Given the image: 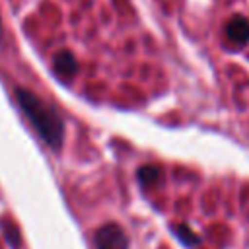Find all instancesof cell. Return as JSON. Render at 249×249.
<instances>
[{
	"mask_svg": "<svg viewBox=\"0 0 249 249\" xmlns=\"http://www.w3.org/2000/svg\"><path fill=\"white\" fill-rule=\"evenodd\" d=\"M16 99H18L19 107L25 111V115L29 117V121L33 123V126L37 128V132L41 134V138L51 148H58L64 140V123H62V119L43 99H39L35 93H31L25 88L16 89Z\"/></svg>",
	"mask_w": 249,
	"mask_h": 249,
	"instance_id": "cell-1",
	"label": "cell"
},
{
	"mask_svg": "<svg viewBox=\"0 0 249 249\" xmlns=\"http://www.w3.org/2000/svg\"><path fill=\"white\" fill-rule=\"evenodd\" d=\"M95 247L97 249H128V239L121 226L107 224L95 233Z\"/></svg>",
	"mask_w": 249,
	"mask_h": 249,
	"instance_id": "cell-2",
	"label": "cell"
},
{
	"mask_svg": "<svg viewBox=\"0 0 249 249\" xmlns=\"http://www.w3.org/2000/svg\"><path fill=\"white\" fill-rule=\"evenodd\" d=\"M53 68H54L53 72H54L58 78L68 80V78L74 76L78 64H76V60H74V56H72L70 53L60 51V53H56V54L53 56Z\"/></svg>",
	"mask_w": 249,
	"mask_h": 249,
	"instance_id": "cell-3",
	"label": "cell"
},
{
	"mask_svg": "<svg viewBox=\"0 0 249 249\" xmlns=\"http://www.w3.org/2000/svg\"><path fill=\"white\" fill-rule=\"evenodd\" d=\"M226 33H228L230 41H233L235 45L245 43L249 39V23H247V19H243L241 16H233L226 25Z\"/></svg>",
	"mask_w": 249,
	"mask_h": 249,
	"instance_id": "cell-4",
	"label": "cell"
},
{
	"mask_svg": "<svg viewBox=\"0 0 249 249\" xmlns=\"http://www.w3.org/2000/svg\"><path fill=\"white\" fill-rule=\"evenodd\" d=\"M160 167H156V165H148V167H142L140 171H138V179H140V183L142 185H154L158 179H160Z\"/></svg>",
	"mask_w": 249,
	"mask_h": 249,
	"instance_id": "cell-5",
	"label": "cell"
},
{
	"mask_svg": "<svg viewBox=\"0 0 249 249\" xmlns=\"http://www.w3.org/2000/svg\"><path fill=\"white\" fill-rule=\"evenodd\" d=\"M177 231H179V233H181V235H183V237L187 239V243H193V241H196V237H193V235H191V233H189V231H187L185 228H179Z\"/></svg>",
	"mask_w": 249,
	"mask_h": 249,
	"instance_id": "cell-6",
	"label": "cell"
},
{
	"mask_svg": "<svg viewBox=\"0 0 249 249\" xmlns=\"http://www.w3.org/2000/svg\"><path fill=\"white\" fill-rule=\"evenodd\" d=\"M0 37H2V21H0Z\"/></svg>",
	"mask_w": 249,
	"mask_h": 249,
	"instance_id": "cell-7",
	"label": "cell"
}]
</instances>
